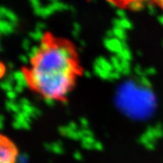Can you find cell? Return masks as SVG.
Wrapping results in <instances>:
<instances>
[{
	"mask_svg": "<svg viewBox=\"0 0 163 163\" xmlns=\"http://www.w3.org/2000/svg\"><path fill=\"white\" fill-rule=\"evenodd\" d=\"M0 163H16L17 149L7 138L2 136L0 149Z\"/></svg>",
	"mask_w": 163,
	"mask_h": 163,
	"instance_id": "obj_3",
	"label": "cell"
},
{
	"mask_svg": "<svg viewBox=\"0 0 163 163\" xmlns=\"http://www.w3.org/2000/svg\"><path fill=\"white\" fill-rule=\"evenodd\" d=\"M110 1L118 5L127 6L131 8L140 7L144 3H150V4H156L163 8V0H110Z\"/></svg>",
	"mask_w": 163,
	"mask_h": 163,
	"instance_id": "obj_4",
	"label": "cell"
},
{
	"mask_svg": "<svg viewBox=\"0 0 163 163\" xmlns=\"http://www.w3.org/2000/svg\"><path fill=\"white\" fill-rule=\"evenodd\" d=\"M75 158H76V159H77V160L82 159L81 154H79V153H76V154H75Z\"/></svg>",
	"mask_w": 163,
	"mask_h": 163,
	"instance_id": "obj_6",
	"label": "cell"
},
{
	"mask_svg": "<svg viewBox=\"0 0 163 163\" xmlns=\"http://www.w3.org/2000/svg\"><path fill=\"white\" fill-rule=\"evenodd\" d=\"M77 71L73 48L67 42L45 38L32 57L26 80L48 100H59L73 87Z\"/></svg>",
	"mask_w": 163,
	"mask_h": 163,
	"instance_id": "obj_1",
	"label": "cell"
},
{
	"mask_svg": "<svg viewBox=\"0 0 163 163\" xmlns=\"http://www.w3.org/2000/svg\"><path fill=\"white\" fill-rule=\"evenodd\" d=\"M16 163H28V159L27 156H17Z\"/></svg>",
	"mask_w": 163,
	"mask_h": 163,
	"instance_id": "obj_5",
	"label": "cell"
},
{
	"mask_svg": "<svg viewBox=\"0 0 163 163\" xmlns=\"http://www.w3.org/2000/svg\"><path fill=\"white\" fill-rule=\"evenodd\" d=\"M118 108L127 117L134 119H146L156 108V98L152 92L144 84L133 81L125 82L117 92Z\"/></svg>",
	"mask_w": 163,
	"mask_h": 163,
	"instance_id": "obj_2",
	"label": "cell"
}]
</instances>
